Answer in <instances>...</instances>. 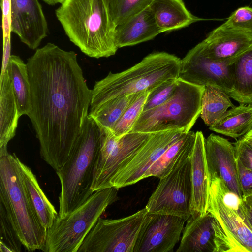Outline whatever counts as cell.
<instances>
[{
    "label": "cell",
    "mask_w": 252,
    "mask_h": 252,
    "mask_svg": "<svg viewBox=\"0 0 252 252\" xmlns=\"http://www.w3.org/2000/svg\"><path fill=\"white\" fill-rule=\"evenodd\" d=\"M31 86L28 116L41 158L56 171L66 163L88 116L91 90L76 54L48 43L27 60Z\"/></svg>",
    "instance_id": "6da1fadb"
},
{
    "label": "cell",
    "mask_w": 252,
    "mask_h": 252,
    "mask_svg": "<svg viewBox=\"0 0 252 252\" xmlns=\"http://www.w3.org/2000/svg\"><path fill=\"white\" fill-rule=\"evenodd\" d=\"M56 17L69 40L87 56L99 59L116 53V26L108 0H65Z\"/></svg>",
    "instance_id": "7a4b0ae2"
},
{
    "label": "cell",
    "mask_w": 252,
    "mask_h": 252,
    "mask_svg": "<svg viewBox=\"0 0 252 252\" xmlns=\"http://www.w3.org/2000/svg\"><path fill=\"white\" fill-rule=\"evenodd\" d=\"M180 62L174 55L157 52L123 71L110 72L91 90L90 109L118 97L151 91L166 81L178 78Z\"/></svg>",
    "instance_id": "3957f363"
},
{
    "label": "cell",
    "mask_w": 252,
    "mask_h": 252,
    "mask_svg": "<svg viewBox=\"0 0 252 252\" xmlns=\"http://www.w3.org/2000/svg\"><path fill=\"white\" fill-rule=\"evenodd\" d=\"M100 138V127L88 116L80 136L68 160L56 171L61 187L59 217H64L76 209L94 193L91 186Z\"/></svg>",
    "instance_id": "277c9868"
},
{
    "label": "cell",
    "mask_w": 252,
    "mask_h": 252,
    "mask_svg": "<svg viewBox=\"0 0 252 252\" xmlns=\"http://www.w3.org/2000/svg\"><path fill=\"white\" fill-rule=\"evenodd\" d=\"M18 160L14 153L0 157V204L13 220L23 246L29 251L46 252L47 230L33 210Z\"/></svg>",
    "instance_id": "5b68a950"
},
{
    "label": "cell",
    "mask_w": 252,
    "mask_h": 252,
    "mask_svg": "<svg viewBox=\"0 0 252 252\" xmlns=\"http://www.w3.org/2000/svg\"><path fill=\"white\" fill-rule=\"evenodd\" d=\"M204 89L205 86L178 78L176 90L171 97L160 105L143 111L131 131H190L200 115Z\"/></svg>",
    "instance_id": "8992f818"
},
{
    "label": "cell",
    "mask_w": 252,
    "mask_h": 252,
    "mask_svg": "<svg viewBox=\"0 0 252 252\" xmlns=\"http://www.w3.org/2000/svg\"><path fill=\"white\" fill-rule=\"evenodd\" d=\"M118 191L111 187L95 191L66 216H58L47 230L46 252H77L106 208L118 200Z\"/></svg>",
    "instance_id": "52a82bcc"
},
{
    "label": "cell",
    "mask_w": 252,
    "mask_h": 252,
    "mask_svg": "<svg viewBox=\"0 0 252 252\" xmlns=\"http://www.w3.org/2000/svg\"><path fill=\"white\" fill-rule=\"evenodd\" d=\"M101 128L100 146L93 172L94 192L111 188L113 179L128 164L153 133L130 132L117 138Z\"/></svg>",
    "instance_id": "ba28073f"
},
{
    "label": "cell",
    "mask_w": 252,
    "mask_h": 252,
    "mask_svg": "<svg viewBox=\"0 0 252 252\" xmlns=\"http://www.w3.org/2000/svg\"><path fill=\"white\" fill-rule=\"evenodd\" d=\"M148 213L145 207L132 215L118 219L100 218L77 252H133Z\"/></svg>",
    "instance_id": "9c48e42d"
},
{
    "label": "cell",
    "mask_w": 252,
    "mask_h": 252,
    "mask_svg": "<svg viewBox=\"0 0 252 252\" xmlns=\"http://www.w3.org/2000/svg\"><path fill=\"white\" fill-rule=\"evenodd\" d=\"M191 154L182 159L167 175L160 179L145 206L149 213L177 216L186 221L190 217Z\"/></svg>",
    "instance_id": "30bf717a"
},
{
    "label": "cell",
    "mask_w": 252,
    "mask_h": 252,
    "mask_svg": "<svg viewBox=\"0 0 252 252\" xmlns=\"http://www.w3.org/2000/svg\"><path fill=\"white\" fill-rule=\"evenodd\" d=\"M233 63L213 61L196 45L181 59L178 78L198 86L217 88L228 94L233 87Z\"/></svg>",
    "instance_id": "8fae6325"
},
{
    "label": "cell",
    "mask_w": 252,
    "mask_h": 252,
    "mask_svg": "<svg viewBox=\"0 0 252 252\" xmlns=\"http://www.w3.org/2000/svg\"><path fill=\"white\" fill-rule=\"evenodd\" d=\"M187 221L177 252H234L222 227L210 212L190 216Z\"/></svg>",
    "instance_id": "7c38bea8"
},
{
    "label": "cell",
    "mask_w": 252,
    "mask_h": 252,
    "mask_svg": "<svg viewBox=\"0 0 252 252\" xmlns=\"http://www.w3.org/2000/svg\"><path fill=\"white\" fill-rule=\"evenodd\" d=\"M186 220L168 214L148 213L133 252H173Z\"/></svg>",
    "instance_id": "4fadbf2b"
},
{
    "label": "cell",
    "mask_w": 252,
    "mask_h": 252,
    "mask_svg": "<svg viewBox=\"0 0 252 252\" xmlns=\"http://www.w3.org/2000/svg\"><path fill=\"white\" fill-rule=\"evenodd\" d=\"M184 133L177 130L153 133L133 159L113 179L111 187L119 189L144 179L150 168Z\"/></svg>",
    "instance_id": "5bb4252c"
},
{
    "label": "cell",
    "mask_w": 252,
    "mask_h": 252,
    "mask_svg": "<svg viewBox=\"0 0 252 252\" xmlns=\"http://www.w3.org/2000/svg\"><path fill=\"white\" fill-rule=\"evenodd\" d=\"M196 45L203 54L213 61L234 63L252 47V32L224 22Z\"/></svg>",
    "instance_id": "9a60e30c"
},
{
    "label": "cell",
    "mask_w": 252,
    "mask_h": 252,
    "mask_svg": "<svg viewBox=\"0 0 252 252\" xmlns=\"http://www.w3.org/2000/svg\"><path fill=\"white\" fill-rule=\"evenodd\" d=\"M11 32L34 50L49 32L47 20L38 0H10Z\"/></svg>",
    "instance_id": "2e32d148"
},
{
    "label": "cell",
    "mask_w": 252,
    "mask_h": 252,
    "mask_svg": "<svg viewBox=\"0 0 252 252\" xmlns=\"http://www.w3.org/2000/svg\"><path fill=\"white\" fill-rule=\"evenodd\" d=\"M208 212L220 222L235 252H252V226L248 218V211L242 213L225 205L211 184Z\"/></svg>",
    "instance_id": "e0dca14e"
},
{
    "label": "cell",
    "mask_w": 252,
    "mask_h": 252,
    "mask_svg": "<svg viewBox=\"0 0 252 252\" xmlns=\"http://www.w3.org/2000/svg\"><path fill=\"white\" fill-rule=\"evenodd\" d=\"M205 151L210 180L220 178L231 190L242 197L233 143L212 133L205 139Z\"/></svg>",
    "instance_id": "ac0fdd59"
},
{
    "label": "cell",
    "mask_w": 252,
    "mask_h": 252,
    "mask_svg": "<svg viewBox=\"0 0 252 252\" xmlns=\"http://www.w3.org/2000/svg\"><path fill=\"white\" fill-rule=\"evenodd\" d=\"M205 139L201 131L196 132V139L190 156V212L193 216H202L208 212L211 180L206 159Z\"/></svg>",
    "instance_id": "d6986e66"
},
{
    "label": "cell",
    "mask_w": 252,
    "mask_h": 252,
    "mask_svg": "<svg viewBox=\"0 0 252 252\" xmlns=\"http://www.w3.org/2000/svg\"><path fill=\"white\" fill-rule=\"evenodd\" d=\"M149 6L117 26L115 40L118 48L153 39L160 33Z\"/></svg>",
    "instance_id": "ffe728a7"
},
{
    "label": "cell",
    "mask_w": 252,
    "mask_h": 252,
    "mask_svg": "<svg viewBox=\"0 0 252 252\" xmlns=\"http://www.w3.org/2000/svg\"><path fill=\"white\" fill-rule=\"evenodd\" d=\"M0 157L8 153L7 145L15 135L18 119V108L11 81L7 70L0 75Z\"/></svg>",
    "instance_id": "44dd1931"
},
{
    "label": "cell",
    "mask_w": 252,
    "mask_h": 252,
    "mask_svg": "<svg viewBox=\"0 0 252 252\" xmlns=\"http://www.w3.org/2000/svg\"><path fill=\"white\" fill-rule=\"evenodd\" d=\"M149 6L161 33L205 20L193 15L182 0H153Z\"/></svg>",
    "instance_id": "7402d4cb"
},
{
    "label": "cell",
    "mask_w": 252,
    "mask_h": 252,
    "mask_svg": "<svg viewBox=\"0 0 252 252\" xmlns=\"http://www.w3.org/2000/svg\"><path fill=\"white\" fill-rule=\"evenodd\" d=\"M18 162L33 210L40 224L47 230L53 224L58 213L42 190L31 169L19 159Z\"/></svg>",
    "instance_id": "603a6c76"
},
{
    "label": "cell",
    "mask_w": 252,
    "mask_h": 252,
    "mask_svg": "<svg viewBox=\"0 0 252 252\" xmlns=\"http://www.w3.org/2000/svg\"><path fill=\"white\" fill-rule=\"evenodd\" d=\"M195 139L196 132L184 133L150 168L144 179L151 176L160 179L167 175L182 159L191 154Z\"/></svg>",
    "instance_id": "cb8c5ba5"
},
{
    "label": "cell",
    "mask_w": 252,
    "mask_h": 252,
    "mask_svg": "<svg viewBox=\"0 0 252 252\" xmlns=\"http://www.w3.org/2000/svg\"><path fill=\"white\" fill-rule=\"evenodd\" d=\"M209 129L236 139L242 137L252 130V104L231 108Z\"/></svg>",
    "instance_id": "d4e9b609"
},
{
    "label": "cell",
    "mask_w": 252,
    "mask_h": 252,
    "mask_svg": "<svg viewBox=\"0 0 252 252\" xmlns=\"http://www.w3.org/2000/svg\"><path fill=\"white\" fill-rule=\"evenodd\" d=\"M16 100L18 114L29 116L31 111V86L27 63L18 56L11 55L6 69Z\"/></svg>",
    "instance_id": "484cf974"
},
{
    "label": "cell",
    "mask_w": 252,
    "mask_h": 252,
    "mask_svg": "<svg viewBox=\"0 0 252 252\" xmlns=\"http://www.w3.org/2000/svg\"><path fill=\"white\" fill-rule=\"evenodd\" d=\"M230 98L240 104H252V47L233 63V84Z\"/></svg>",
    "instance_id": "4316f807"
},
{
    "label": "cell",
    "mask_w": 252,
    "mask_h": 252,
    "mask_svg": "<svg viewBox=\"0 0 252 252\" xmlns=\"http://www.w3.org/2000/svg\"><path fill=\"white\" fill-rule=\"evenodd\" d=\"M234 106L227 93L217 88L205 86L200 116L206 125L210 126L221 118L228 108Z\"/></svg>",
    "instance_id": "83f0119b"
},
{
    "label": "cell",
    "mask_w": 252,
    "mask_h": 252,
    "mask_svg": "<svg viewBox=\"0 0 252 252\" xmlns=\"http://www.w3.org/2000/svg\"><path fill=\"white\" fill-rule=\"evenodd\" d=\"M140 93L110 100L95 108L90 109L88 116L100 127L112 131L125 111Z\"/></svg>",
    "instance_id": "f1b7e54d"
},
{
    "label": "cell",
    "mask_w": 252,
    "mask_h": 252,
    "mask_svg": "<svg viewBox=\"0 0 252 252\" xmlns=\"http://www.w3.org/2000/svg\"><path fill=\"white\" fill-rule=\"evenodd\" d=\"M149 92L146 91L141 93L126 109L111 131L115 137L119 138L132 131L143 111Z\"/></svg>",
    "instance_id": "f546056e"
},
{
    "label": "cell",
    "mask_w": 252,
    "mask_h": 252,
    "mask_svg": "<svg viewBox=\"0 0 252 252\" xmlns=\"http://www.w3.org/2000/svg\"><path fill=\"white\" fill-rule=\"evenodd\" d=\"M153 0H108L116 27L148 7Z\"/></svg>",
    "instance_id": "4dcf8cb0"
},
{
    "label": "cell",
    "mask_w": 252,
    "mask_h": 252,
    "mask_svg": "<svg viewBox=\"0 0 252 252\" xmlns=\"http://www.w3.org/2000/svg\"><path fill=\"white\" fill-rule=\"evenodd\" d=\"M0 243L6 246L11 252H20L22 243L13 220L1 204H0Z\"/></svg>",
    "instance_id": "1f68e13d"
},
{
    "label": "cell",
    "mask_w": 252,
    "mask_h": 252,
    "mask_svg": "<svg viewBox=\"0 0 252 252\" xmlns=\"http://www.w3.org/2000/svg\"><path fill=\"white\" fill-rule=\"evenodd\" d=\"M178 79L166 81L150 91L143 111L156 108L169 99L175 92Z\"/></svg>",
    "instance_id": "d6a6232c"
},
{
    "label": "cell",
    "mask_w": 252,
    "mask_h": 252,
    "mask_svg": "<svg viewBox=\"0 0 252 252\" xmlns=\"http://www.w3.org/2000/svg\"><path fill=\"white\" fill-rule=\"evenodd\" d=\"M225 22L234 28L252 32V8L249 6L238 8Z\"/></svg>",
    "instance_id": "836d02e7"
},
{
    "label": "cell",
    "mask_w": 252,
    "mask_h": 252,
    "mask_svg": "<svg viewBox=\"0 0 252 252\" xmlns=\"http://www.w3.org/2000/svg\"><path fill=\"white\" fill-rule=\"evenodd\" d=\"M233 144L236 158L245 167L252 171V146L241 138Z\"/></svg>",
    "instance_id": "e575fe53"
},
{
    "label": "cell",
    "mask_w": 252,
    "mask_h": 252,
    "mask_svg": "<svg viewBox=\"0 0 252 252\" xmlns=\"http://www.w3.org/2000/svg\"><path fill=\"white\" fill-rule=\"evenodd\" d=\"M236 159L243 196L252 194V171L245 167L238 159L236 158Z\"/></svg>",
    "instance_id": "d590c367"
},
{
    "label": "cell",
    "mask_w": 252,
    "mask_h": 252,
    "mask_svg": "<svg viewBox=\"0 0 252 252\" xmlns=\"http://www.w3.org/2000/svg\"><path fill=\"white\" fill-rule=\"evenodd\" d=\"M2 11V27L3 41L10 38L11 32V1L1 0Z\"/></svg>",
    "instance_id": "8d00e7d4"
},
{
    "label": "cell",
    "mask_w": 252,
    "mask_h": 252,
    "mask_svg": "<svg viewBox=\"0 0 252 252\" xmlns=\"http://www.w3.org/2000/svg\"><path fill=\"white\" fill-rule=\"evenodd\" d=\"M242 198L247 207L252 212V194L243 196Z\"/></svg>",
    "instance_id": "74e56055"
},
{
    "label": "cell",
    "mask_w": 252,
    "mask_h": 252,
    "mask_svg": "<svg viewBox=\"0 0 252 252\" xmlns=\"http://www.w3.org/2000/svg\"><path fill=\"white\" fill-rule=\"evenodd\" d=\"M243 141L252 146V130L241 138Z\"/></svg>",
    "instance_id": "f35d334b"
},
{
    "label": "cell",
    "mask_w": 252,
    "mask_h": 252,
    "mask_svg": "<svg viewBox=\"0 0 252 252\" xmlns=\"http://www.w3.org/2000/svg\"><path fill=\"white\" fill-rule=\"evenodd\" d=\"M46 4L50 5H54L57 3H60V0H42Z\"/></svg>",
    "instance_id": "ab89813d"
},
{
    "label": "cell",
    "mask_w": 252,
    "mask_h": 252,
    "mask_svg": "<svg viewBox=\"0 0 252 252\" xmlns=\"http://www.w3.org/2000/svg\"><path fill=\"white\" fill-rule=\"evenodd\" d=\"M248 218L249 219V221L251 223V226H252V212L248 208Z\"/></svg>",
    "instance_id": "60d3db41"
},
{
    "label": "cell",
    "mask_w": 252,
    "mask_h": 252,
    "mask_svg": "<svg viewBox=\"0 0 252 252\" xmlns=\"http://www.w3.org/2000/svg\"><path fill=\"white\" fill-rule=\"evenodd\" d=\"M65 0H60V4H61Z\"/></svg>",
    "instance_id": "b9f144b4"
}]
</instances>
